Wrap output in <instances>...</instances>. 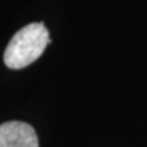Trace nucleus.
<instances>
[{"mask_svg": "<svg viewBox=\"0 0 147 147\" xmlns=\"http://www.w3.org/2000/svg\"><path fill=\"white\" fill-rule=\"evenodd\" d=\"M50 42L43 22L30 24L16 32L4 53V63L10 69L26 67L36 61Z\"/></svg>", "mask_w": 147, "mask_h": 147, "instance_id": "obj_1", "label": "nucleus"}, {"mask_svg": "<svg viewBox=\"0 0 147 147\" xmlns=\"http://www.w3.org/2000/svg\"><path fill=\"white\" fill-rule=\"evenodd\" d=\"M0 147H38V137L30 124L7 121L0 125Z\"/></svg>", "mask_w": 147, "mask_h": 147, "instance_id": "obj_2", "label": "nucleus"}]
</instances>
